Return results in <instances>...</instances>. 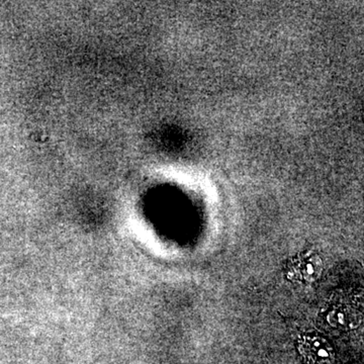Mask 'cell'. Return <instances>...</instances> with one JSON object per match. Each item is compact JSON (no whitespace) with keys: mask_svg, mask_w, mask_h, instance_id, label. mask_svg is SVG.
<instances>
[{"mask_svg":"<svg viewBox=\"0 0 364 364\" xmlns=\"http://www.w3.org/2000/svg\"><path fill=\"white\" fill-rule=\"evenodd\" d=\"M306 269H308L309 273H313L314 272V268L311 264H309L308 267H306Z\"/></svg>","mask_w":364,"mask_h":364,"instance_id":"6da1fadb","label":"cell"}]
</instances>
